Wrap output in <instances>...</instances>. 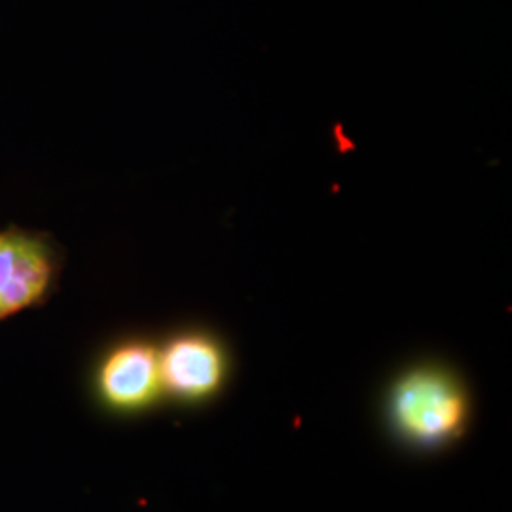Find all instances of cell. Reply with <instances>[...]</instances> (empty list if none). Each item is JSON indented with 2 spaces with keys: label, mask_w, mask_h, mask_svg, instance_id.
<instances>
[{
  "label": "cell",
  "mask_w": 512,
  "mask_h": 512,
  "mask_svg": "<svg viewBox=\"0 0 512 512\" xmlns=\"http://www.w3.org/2000/svg\"><path fill=\"white\" fill-rule=\"evenodd\" d=\"M469 412V393L461 378L440 363L410 366L391 385L387 397V416L395 433L425 450L459 439Z\"/></svg>",
  "instance_id": "cell-1"
},
{
  "label": "cell",
  "mask_w": 512,
  "mask_h": 512,
  "mask_svg": "<svg viewBox=\"0 0 512 512\" xmlns=\"http://www.w3.org/2000/svg\"><path fill=\"white\" fill-rule=\"evenodd\" d=\"M162 387L186 403L215 397L230 374V353L217 334L203 329L175 332L158 348Z\"/></svg>",
  "instance_id": "cell-2"
},
{
  "label": "cell",
  "mask_w": 512,
  "mask_h": 512,
  "mask_svg": "<svg viewBox=\"0 0 512 512\" xmlns=\"http://www.w3.org/2000/svg\"><path fill=\"white\" fill-rule=\"evenodd\" d=\"M61 268L54 241L19 228L0 232V319L37 306Z\"/></svg>",
  "instance_id": "cell-3"
},
{
  "label": "cell",
  "mask_w": 512,
  "mask_h": 512,
  "mask_svg": "<svg viewBox=\"0 0 512 512\" xmlns=\"http://www.w3.org/2000/svg\"><path fill=\"white\" fill-rule=\"evenodd\" d=\"M95 382L101 399L112 408H145L164 391L158 348L141 338L112 346L97 366Z\"/></svg>",
  "instance_id": "cell-4"
}]
</instances>
